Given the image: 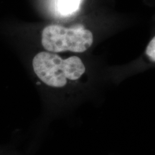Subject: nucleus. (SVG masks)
Here are the masks:
<instances>
[{
    "instance_id": "f257e3e1",
    "label": "nucleus",
    "mask_w": 155,
    "mask_h": 155,
    "mask_svg": "<svg viewBox=\"0 0 155 155\" xmlns=\"http://www.w3.org/2000/svg\"><path fill=\"white\" fill-rule=\"evenodd\" d=\"M34 72L40 81L54 88H63L68 81H75L86 72V67L81 58L71 56L63 59L50 52H41L32 61Z\"/></svg>"
},
{
    "instance_id": "f03ea898",
    "label": "nucleus",
    "mask_w": 155,
    "mask_h": 155,
    "mask_svg": "<svg viewBox=\"0 0 155 155\" xmlns=\"http://www.w3.org/2000/svg\"><path fill=\"white\" fill-rule=\"evenodd\" d=\"M93 42L92 32L83 26L65 28L59 25H49L42 32V46L50 53H83L92 45Z\"/></svg>"
},
{
    "instance_id": "7ed1b4c3",
    "label": "nucleus",
    "mask_w": 155,
    "mask_h": 155,
    "mask_svg": "<svg viewBox=\"0 0 155 155\" xmlns=\"http://www.w3.org/2000/svg\"><path fill=\"white\" fill-rule=\"evenodd\" d=\"M82 0H58V8L63 15H69L78 9Z\"/></svg>"
},
{
    "instance_id": "20e7f679",
    "label": "nucleus",
    "mask_w": 155,
    "mask_h": 155,
    "mask_svg": "<svg viewBox=\"0 0 155 155\" xmlns=\"http://www.w3.org/2000/svg\"><path fill=\"white\" fill-rule=\"evenodd\" d=\"M146 54L151 61L155 62V37L151 40L147 46Z\"/></svg>"
}]
</instances>
